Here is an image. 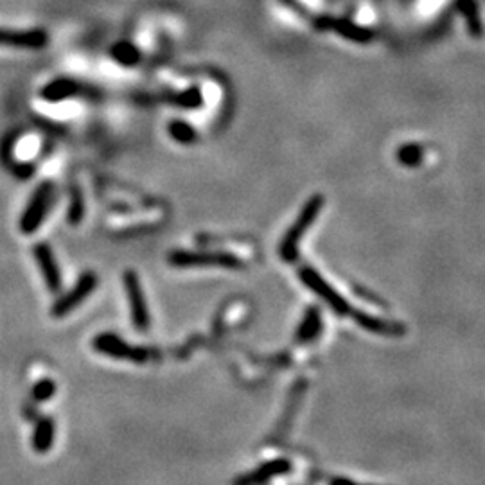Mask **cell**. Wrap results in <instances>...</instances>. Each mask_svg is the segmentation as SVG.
I'll return each mask as SVG.
<instances>
[{
  "instance_id": "6da1fadb",
  "label": "cell",
  "mask_w": 485,
  "mask_h": 485,
  "mask_svg": "<svg viewBox=\"0 0 485 485\" xmlns=\"http://www.w3.org/2000/svg\"><path fill=\"white\" fill-rule=\"evenodd\" d=\"M324 203H326V198L320 196V194H314L313 198H309L306 202V205L302 207L300 210L297 222L290 227V230L284 236L283 243L279 246V256L283 257L286 263H293L299 257V243L302 239L304 232L313 225V222L316 219V216L322 210Z\"/></svg>"
},
{
  "instance_id": "7a4b0ae2",
  "label": "cell",
  "mask_w": 485,
  "mask_h": 485,
  "mask_svg": "<svg viewBox=\"0 0 485 485\" xmlns=\"http://www.w3.org/2000/svg\"><path fill=\"white\" fill-rule=\"evenodd\" d=\"M167 261L176 266V268H207V266H216V268L237 270L243 266L241 259H237L232 253L225 252H190V250H173Z\"/></svg>"
},
{
  "instance_id": "3957f363",
  "label": "cell",
  "mask_w": 485,
  "mask_h": 485,
  "mask_svg": "<svg viewBox=\"0 0 485 485\" xmlns=\"http://www.w3.org/2000/svg\"><path fill=\"white\" fill-rule=\"evenodd\" d=\"M92 347L103 356L113 360H126L133 363H146L149 360V350L146 347H133L115 333H101L92 340Z\"/></svg>"
},
{
  "instance_id": "277c9868",
  "label": "cell",
  "mask_w": 485,
  "mask_h": 485,
  "mask_svg": "<svg viewBox=\"0 0 485 485\" xmlns=\"http://www.w3.org/2000/svg\"><path fill=\"white\" fill-rule=\"evenodd\" d=\"M52 196H55V186L51 182H43L36 187L22 217H20L18 227L23 234H33L40 229L47 212H49Z\"/></svg>"
},
{
  "instance_id": "5b68a950",
  "label": "cell",
  "mask_w": 485,
  "mask_h": 485,
  "mask_svg": "<svg viewBox=\"0 0 485 485\" xmlns=\"http://www.w3.org/2000/svg\"><path fill=\"white\" fill-rule=\"evenodd\" d=\"M299 275H300V280H302V283L306 284L311 291H314V293H316V295H319L320 299H322L324 302H326L327 306L334 311V313L340 314V316H346V314L353 313L349 302H347L340 293H336V291L331 287V284L327 283V280L324 279L319 272H314V270L309 268V266H304V268L299 272Z\"/></svg>"
},
{
  "instance_id": "8992f818",
  "label": "cell",
  "mask_w": 485,
  "mask_h": 485,
  "mask_svg": "<svg viewBox=\"0 0 485 485\" xmlns=\"http://www.w3.org/2000/svg\"><path fill=\"white\" fill-rule=\"evenodd\" d=\"M97 287V275L92 272H85L78 279V283L74 284L72 290H69L65 295L59 297L55 304H52L51 314L56 319H63L69 313L76 309L79 304L85 302L89 299V295Z\"/></svg>"
},
{
  "instance_id": "52a82bcc",
  "label": "cell",
  "mask_w": 485,
  "mask_h": 485,
  "mask_svg": "<svg viewBox=\"0 0 485 485\" xmlns=\"http://www.w3.org/2000/svg\"><path fill=\"white\" fill-rule=\"evenodd\" d=\"M122 280H125V290L126 295H128L133 327L144 333V331H148L152 319H149L148 304H146V297H144L142 284H140L139 275L135 272H126Z\"/></svg>"
},
{
  "instance_id": "ba28073f",
  "label": "cell",
  "mask_w": 485,
  "mask_h": 485,
  "mask_svg": "<svg viewBox=\"0 0 485 485\" xmlns=\"http://www.w3.org/2000/svg\"><path fill=\"white\" fill-rule=\"evenodd\" d=\"M49 38L42 29H29V31H16V29L0 28V45L16 47V49H42L47 45Z\"/></svg>"
},
{
  "instance_id": "9c48e42d",
  "label": "cell",
  "mask_w": 485,
  "mask_h": 485,
  "mask_svg": "<svg viewBox=\"0 0 485 485\" xmlns=\"http://www.w3.org/2000/svg\"><path fill=\"white\" fill-rule=\"evenodd\" d=\"M33 253H35V259L38 261L47 287L52 293L59 291V287H62V273H59L58 263H56V257L52 253L51 246H47L45 243H40V245H36L33 249Z\"/></svg>"
},
{
  "instance_id": "30bf717a",
  "label": "cell",
  "mask_w": 485,
  "mask_h": 485,
  "mask_svg": "<svg viewBox=\"0 0 485 485\" xmlns=\"http://www.w3.org/2000/svg\"><path fill=\"white\" fill-rule=\"evenodd\" d=\"M356 320V324L360 327H363L365 331L374 334H384V336H401V334L406 333V327L401 322H392V320H383L372 316L369 313H361V311H353L350 313Z\"/></svg>"
},
{
  "instance_id": "8fae6325",
  "label": "cell",
  "mask_w": 485,
  "mask_h": 485,
  "mask_svg": "<svg viewBox=\"0 0 485 485\" xmlns=\"http://www.w3.org/2000/svg\"><path fill=\"white\" fill-rule=\"evenodd\" d=\"M291 469V464L287 460H273V462L263 464L257 467L252 473H246L239 477L234 485H263L264 481H268L270 478L279 477V474H286Z\"/></svg>"
},
{
  "instance_id": "7c38bea8",
  "label": "cell",
  "mask_w": 485,
  "mask_h": 485,
  "mask_svg": "<svg viewBox=\"0 0 485 485\" xmlns=\"http://www.w3.org/2000/svg\"><path fill=\"white\" fill-rule=\"evenodd\" d=\"M322 23H319L320 28H326V29H333V31L340 33V35L343 36V38L347 40H353V42H358V43H367L372 40V33L367 31V29L360 28V25H356V23L353 22H347V20H320Z\"/></svg>"
},
{
  "instance_id": "4fadbf2b",
  "label": "cell",
  "mask_w": 485,
  "mask_h": 485,
  "mask_svg": "<svg viewBox=\"0 0 485 485\" xmlns=\"http://www.w3.org/2000/svg\"><path fill=\"white\" fill-rule=\"evenodd\" d=\"M55 433H56V426L55 421L51 417H43L36 423L35 430H33V437H31V444L33 450L36 453H47L55 446Z\"/></svg>"
},
{
  "instance_id": "5bb4252c",
  "label": "cell",
  "mask_w": 485,
  "mask_h": 485,
  "mask_svg": "<svg viewBox=\"0 0 485 485\" xmlns=\"http://www.w3.org/2000/svg\"><path fill=\"white\" fill-rule=\"evenodd\" d=\"M79 92V83H76L74 79L70 78H58L55 81L47 83L42 90V97L45 101L58 103L63 99H69V97L76 96Z\"/></svg>"
},
{
  "instance_id": "9a60e30c",
  "label": "cell",
  "mask_w": 485,
  "mask_h": 485,
  "mask_svg": "<svg viewBox=\"0 0 485 485\" xmlns=\"http://www.w3.org/2000/svg\"><path fill=\"white\" fill-rule=\"evenodd\" d=\"M320 331H322V314L316 307H311L300 322L299 329H297V340L302 343L313 342L314 338L320 334Z\"/></svg>"
},
{
  "instance_id": "2e32d148",
  "label": "cell",
  "mask_w": 485,
  "mask_h": 485,
  "mask_svg": "<svg viewBox=\"0 0 485 485\" xmlns=\"http://www.w3.org/2000/svg\"><path fill=\"white\" fill-rule=\"evenodd\" d=\"M458 11L462 13L464 18L467 20V29L474 38H480L484 35V25L480 22V15H478V8L474 4V0H457Z\"/></svg>"
},
{
  "instance_id": "e0dca14e",
  "label": "cell",
  "mask_w": 485,
  "mask_h": 485,
  "mask_svg": "<svg viewBox=\"0 0 485 485\" xmlns=\"http://www.w3.org/2000/svg\"><path fill=\"white\" fill-rule=\"evenodd\" d=\"M112 56L115 62H119L120 65L125 67H133L135 63H139L140 52L132 42H119L112 47Z\"/></svg>"
},
{
  "instance_id": "ac0fdd59",
  "label": "cell",
  "mask_w": 485,
  "mask_h": 485,
  "mask_svg": "<svg viewBox=\"0 0 485 485\" xmlns=\"http://www.w3.org/2000/svg\"><path fill=\"white\" fill-rule=\"evenodd\" d=\"M169 135L180 144H193L196 140V130L183 120H173L169 125Z\"/></svg>"
},
{
  "instance_id": "d6986e66",
  "label": "cell",
  "mask_w": 485,
  "mask_h": 485,
  "mask_svg": "<svg viewBox=\"0 0 485 485\" xmlns=\"http://www.w3.org/2000/svg\"><path fill=\"white\" fill-rule=\"evenodd\" d=\"M423 156H424L423 148H421V146H417V144H406V146H403V148L399 149V153H397V159H399V162L404 164V166H408V167L419 166L421 160H423Z\"/></svg>"
},
{
  "instance_id": "ffe728a7",
  "label": "cell",
  "mask_w": 485,
  "mask_h": 485,
  "mask_svg": "<svg viewBox=\"0 0 485 485\" xmlns=\"http://www.w3.org/2000/svg\"><path fill=\"white\" fill-rule=\"evenodd\" d=\"M56 394V383L52 380H42L33 387L31 396L33 399L38 401V403H43V401L52 399V396Z\"/></svg>"
},
{
  "instance_id": "44dd1931",
  "label": "cell",
  "mask_w": 485,
  "mask_h": 485,
  "mask_svg": "<svg viewBox=\"0 0 485 485\" xmlns=\"http://www.w3.org/2000/svg\"><path fill=\"white\" fill-rule=\"evenodd\" d=\"M203 103V97L200 89H189L178 96V105L183 108H200Z\"/></svg>"
},
{
  "instance_id": "7402d4cb",
  "label": "cell",
  "mask_w": 485,
  "mask_h": 485,
  "mask_svg": "<svg viewBox=\"0 0 485 485\" xmlns=\"http://www.w3.org/2000/svg\"><path fill=\"white\" fill-rule=\"evenodd\" d=\"M81 217H83L81 198H79V194H74V198H72V203H70L69 222L72 223V225H78V223L81 222Z\"/></svg>"
},
{
  "instance_id": "603a6c76",
  "label": "cell",
  "mask_w": 485,
  "mask_h": 485,
  "mask_svg": "<svg viewBox=\"0 0 485 485\" xmlns=\"http://www.w3.org/2000/svg\"><path fill=\"white\" fill-rule=\"evenodd\" d=\"M331 485H360V484H356V481L346 480V478H334V480L331 481Z\"/></svg>"
}]
</instances>
